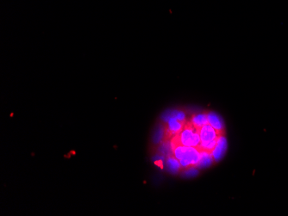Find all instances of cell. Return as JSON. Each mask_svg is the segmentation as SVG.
Listing matches in <instances>:
<instances>
[{
  "mask_svg": "<svg viewBox=\"0 0 288 216\" xmlns=\"http://www.w3.org/2000/svg\"><path fill=\"white\" fill-rule=\"evenodd\" d=\"M171 142L181 144L186 146L197 147L200 145V142H201L199 128H196L190 121H187L182 131L177 135L174 136L171 140Z\"/></svg>",
  "mask_w": 288,
  "mask_h": 216,
  "instance_id": "2",
  "label": "cell"
},
{
  "mask_svg": "<svg viewBox=\"0 0 288 216\" xmlns=\"http://www.w3.org/2000/svg\"><path fill=\"white\" fill-rule=\"evenodd\" d=\"M227 150L226 138L224 137V134H221L218 138L217 145L215 146L214 149L212 150V157L214 158L215 162H218L224 157Z\"/></svg>",
  "mask_w": 288,
  "mask_h": 216,
  "instance_id": "5",
  "label": "cell"
},
{
  "mask_svg": "<svg viewBox=\"0 0 288 216\" xmlns=\"http://www.w3.org/2000/svg\"><path fill=\"white\" fill-rule=\"evenodd\" d=\"M199 134H200V139H201L200 144L212 142L214 140H218V138L221 135L220 133L217 131L214 128H212L210 124L203 126L202 128L199 129Z\"/></svg>",
  "mask_w": 288,
  "mask_h": 216,
  "instance_id": "4",
  "label": "cell"
},
{
  "mask_svg": "<svg viewBox=\"0 0 288 216\" xmlns=\"http://www.w3.org/2000/svg\"><path fill=\"white\" fill-rule=\"evenodd\" d=\"M189 121H190L196 128L200 129V128H202L203 126L208 124L207 112L197 113V114H194V115L191 116V119Z\"/></svg>",
  "mask_w": 288,
  "mask_h": 216,
  "instance_id": "7",
  "label": "cell"
},
{
  "mask_svg": "<svg viewBox=\"0 0 288 216\" xmlns=\"http://www.w3.org/2000/svg\"><path fill=\"white\" fill-rule=\"evenodd\" d=\"M167 167L172 173H177L182 169L181 163L174 155L169 156L167 159Z\"/></svg>",
  "mask_w": 288,
  "mask_h": 216,
  "instance_id": "9",
  "label": "cell"
},
{
  "mask_svg": "<svg viewBox=\"0 0 288 216\" xmlns=\"http://www.w3.org/2000/svg\"><path fill=\"white\" fill-rule=\"evenodd\" d=\"M167 118V125H166V131L169 136H175L180 134L182 129L184 128L185 125L187 121H181L174 116L172 113L166 117Z\"/></svg>",
  "mask_w": 288,
  "mask_h": 216,
  "instance_id": "3",
  "label": "cell"
},
{
  "mask_svg": "<svg viewBox=\"0 0 288 216\" xmlns=\"http://www.w3.org/2000/svg\"><path fill=\"white\" fill-rule=\"evenodd\" d=\"M207 116H208V124L211 125L212 128H214L221 134H224V122L220 116L213 111L207 112Z\"/></svg>",
  "mask_w": 288,
  "mask_h": 216,
  "instance_id": "6",
  "label": "cell"
},
{
  "mask_svg": "<svg viewBox=\"0 0 288 216\" xmlns=\"http://www.w3.org/2000/svg\"><path fill=\"white\" fill-rule=\"evenodd\" d=\"M214 162V158L212 157L211 152L201 150L200 160H199V164H197L196 167H207V166H210L211 164H213Z\"/></svg>",
  "mask_w": 288,
  "mask_h": 216,
  "instance_id": "8",
  "label": "cell"
},
{
  "mask_svg": "<svg viewBox=\"0 0 288 216\" xmlns=\"http://www.w3.org/2000/svg\"><path fill=\"white\" fill-rule=\"evenodd\" d=\"M172 153L178 159L183 169L197 166L200 160L201 149L199 146H186L181 144L172 143Z\"/></svg>",
  "mask_w": 288,
  "mask_h": 216,
  "instance_id": "1",
  "label": "cell"
}]
</instances>
